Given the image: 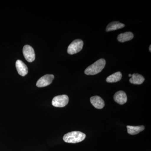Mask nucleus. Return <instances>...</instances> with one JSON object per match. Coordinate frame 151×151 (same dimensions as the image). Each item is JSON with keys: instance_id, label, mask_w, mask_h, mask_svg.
Segmentation results:
<instances>
[{"instance_id": "obj_1", "label": "nucleus", "mask_w": 151, "mask_h": 151, "mask_svg": "<svg viewBox=\"0 0 151 151\" xmlns=\"http://www.w3.org/2000/svg\"><path fill=\"white\" fill-rule=\"evenodd\" d=\"M86 138V135L82 132L74 131L65 134L63 137L64 142L68 143H77L84 140Z\"/></svg>"}, {"instance_id": "obj_2", "label": "nucleus", "mask_w": 151, "mask_h": 151, "mask_svg": "<svg viewBox=\"0 0 151 151\" xmlns=\"http://www.w3.org/2000/svg\"><path fill=\"white\" fill-rule=\"evenodd\" d=\"M106 61L104 59L101 58L89 65L85 69L84 73L87 75H94L100 73L105 67Z\"/></svg>"}, {"instance_id": "obj_3", "label": "nucleus", "mask_w": 151, "mask_h": 151, "mask_svg": "<svg viewBox=\"0 0 151 151\" xmlns=\"http://www.w3.org/2000/svg\"><path fill=\"white\" fill-rule=\"evenodd\" d=\"M83 45L84 42L81 40L77 39L73 41L68 47V53L70 55L78 53L82 50Z\"/></svg>"}, {"instance_id": "obj_4", "label": "nucleus", "mask_w": 151, "mask_h": 151, "mask_svg": "<svg viewBox=\"0 0 151 151\" xmlns=\"http://www.w3.org/2000/svg\"><path fill=\"white\" fill-rule=\"evenodd\" d=\"M69 101V98L67 95H61L55 96L53 98L52 104L53 106L58 108L65 107Z\"/></svg>"}, {"instance_id": "obj_5", "label": "nucleus", "mask_w": 151, "mask_h": 151, "mask_svg": "<svg viewBox=\"0 0 151 151\" xmlns=\"http://www.w3.org/2000/svg\"><path fill=\"white\" fill-rule=\"evenodd\" d=\"M23 53L25 58L29 62H32L35 58V52L32 47L29 45H24L23 49Z\"/></svg>"}, {"instance_id": "obj_6", "label": "nucleus", "mask_w": 151, "mask_h": 151, "mask_svg": "<svg viewBox=\"0 0 151 151\" xmlns=\"http://www.w3.org/2000/svg\"><path fill=\"white\" fill-rule=\"evenodd\" d=\"M54 78L52 74H46L40 78L37 82L36 86L38 87H45L51 84Z\"/></svg>"}, {"instance_id": "obj_7", "label": "nucleus", "mask_w": 151, "mask_h": 151, "mask_svg": "<svg viewBox=\"0 0 151 151\" xmlns=\"http://www.w3.org/2000/svg\"><path fill=\"white\" fill-rule=\"evenodd\" d=\"M16 67L18 73L22 76H24L28 72V69L26 65L21 60H18L16 62Z\"/></svg>"}, {"instance_id": "obj_8", "label": "nucleus", "mask_w": 151, "mask_h": 151, "mask_svg": "<svg viewBox=\"0 0 151 151\" xmlns=\"http://www.w3.org/2000/svg\"><path fill=\"white\" fill-rule=\"evenodd\" d=\"M114 100L116 103L120 105H123L127 102V94L124 91H118L114 94Z\"/></svg>"}, {"instance_id": "obj_9", "label": "nucleus", "mask_w": 151, "mask_h": 151, "mask_svg": "<svg viewBox=\"0 0 151 151\" xmlns=\"http://www.w3.org/2000/svg\"><path fill=\"white\" fill-rule=\"evenodd\" d=\"M90 100L92 105L97 109H102L105 106V102L104 100L99 96H94L91 97Z\"/></svg>"}, {"instance_id": "obj_10", "label": "nucleus", "mask_w": 151, "mask_h": 151, "mask_svg": "<svg viewBox=\"0 0 151 151\" xmlns=\"http://www.w3.org/2000/svg\"><path fill=\"white\" fill-rule=\"evenodd\" d=\"M125 27V24H122L120 22H113L110 23L106 28V31L107 32L111 31L116 30L120 29Z\"/></svg>"}, {"instance_id": "obj_11", "label": "nucleus", "mask_w": 151, "mask_h": 151, "mask_svg": "<svg viewBox=\"0 0 151 151\" xmlns=\"http://www.w3.org/2000/svg\"><path fill=\"white\" fill-rule=\"evenodd\" d=\"M127 129L128 134L131 135H136L139 134V132L144 131L145 127L143 126H127Z\"/></svg>"}, {"instance_id": "obj_12", "label": "nucleus", "mask_w": 151, "mask_h": 151, "mask_svg": "<svg viewBox=\"0 0 151 151\" xmlns=\"http://www.w3.org/2000/svg\"><path fill=\"white\" fill-rule=\"evenodd\" d=\"M145 78L140 74L138 73H134L132 76V78H130V83L134 84H142L145 81Z\"/></svg>"}, {"instance_id": "obj_13", "label": "nucleus", "mask_w": 151, "mask_h": 151, "mask_svg": "<svg viewBox=\"0 0 151 151\" xmlns=\"http://www.w3.org/2000/svg\"><path fill=\"white\" fill-rule=\"evenodd\" d=\"M134 38V35L131 32H126L121 33L118 37V40L121 42H124L132 40Z\"/></svg>"}, {"instance_id": "obj_14", "label": "nucleus", "mask_w": 151, "mask_h": 151, "mask_svg": "<svg viewBox=\"0 0 151 151\" xmlns=\"http://www.w3.org/2000/svg\"><path fill=\"white\" fill-rule=\"evenodd\" d=\"M122 73L121 72H116L112 75L109 76L106 78V81L108 83H114L118 82L122 79Z\"/></svg>"}, {"instance_id": "obj_15", "label": "nucleus", "mask_w": 151, "mask_h": 151, "mask_svg": "<svg viewBox=\"0 0 151 151\" xmlns=\"http://www.w3.org/2000/svg\"><path fill=\"white\" fill-rule=\"evenodd\" d=\"M149 50L150 51H151V45H150V48H149Z\"/></svg>"}, {"instance_id": "obj_16", "label": "nucleus", "mask_w": 151, "mask_h": 151, "mask_svg": "<svg viewBox=\"0 0 151 151\" xmlns=\"http://www.w3.org/2000/svg\"><path fill=\"white\" fill-rule=\"evenodd\" d=\"M132 74H129V77H132Z\"/></svg>"}]
</instances>
